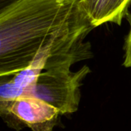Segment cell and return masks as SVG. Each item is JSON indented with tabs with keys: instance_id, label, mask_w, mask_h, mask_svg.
<instances>
[{
	"instance_id": "cell-1",
	"label": "cell",
	"mask_w": 131,
	"mask_h": 131,
	"mask_svg": "<svg viewBox=\"0 0 131 131\" xmlns=\"http://www.w3.org/2000/svg\"><path fill=\"white\" fill-rule=\"evenodd\" d=\"M81 8L71 0H23L0 12V77L24 69Z\"/></svg>"
},
{
	"instance_id": "cell-2",
	"label": "cell",
	"mask_w": 131,
	"mask_h": 131,
	"mask_svg": "<svg viewBox=\"0 0 131 131\" xmlns=\"http://www.w3.org/2000/svg\"><path fill=\"white\" fill-rule=\"evenodd\" d=\"M91 72L88 65L72 71L66 69L44 70L37 79L31 97L45 101L58 109L61 115L76 113L81 99V86Z\"/></svg>"
},
{
	"instance_id": "cell-3",
	"label": "cell",
	"mask_w": 131,
	"mask_h": 131,
	"mask_svg": "<svg viewBox=\"0 0 131 131\" xmlns=\"http://www.w3.org/2000/svg\"><path fill=\"white\" fill-rule=\"evenodd\" d=\"M0 116L8 127L16 131L25 127L31 131H54L61 115L45 101L27 96L0 103Z\"/></svg>"
},
{
	"instance_id": "cell-4",
	"label": "cell",
	"mask_w": 131,
	"mask_h": 131,
	"mask_svg": "<svg viewBox=\"0 0 131 131\" xmlns=\"http://www.w3.org/2000/svg\"><path fill=\"white\" fill-rule=\"evenodd\" d=\"M51 41V38L40 49L34 60L26 68L12 75L0 77V103L30 96L37 79L45 69Z\"/></svg>"
},
{
	"instance_id": "cell-5",
	"label": "cell",
	"mask_w": 131,
	"mask_h": 131,
	"mask_svg": "<svg viewBox=\"0 0 131 131\" xmlns=\"http://www.w3.org/2000/svg\"><path fill=\"white\" fill-rule=\"evenodd\" d=\"M80 5L94 28L111 22L121 25L131 0H82Z\"/></svg>"
},
{
	"instance_id": "cell-6",
	"label": "cell",
	"mask_w": 131,
	"mask_h": 131,
	"mask_svg": "<svg viewBox=\"0 0 131 131\" xmlns=\"http://www.w3.org/2000/svg\"><path fill=\"white\" fill-rule=\"evenodd\" d=\"M127 20L130 25L129 32L125 38L124 42V59L123 62V65L126 68H131V13L127 15Z\"/></svg>"
},
{
	"instance_id": "cell-7",
	"label": "cell",
	"mask_w": 131,
	"mask_h": 131,
	"mask_svg": "<svg viewBox=\"0 0 131 131\" xmlns=\"http://www.w3.org/2000/svg\"><path fill=\"white\" fill-rule=\"evenodd\" d=\"M21 0H0V12L10 6L15 5Z\"/></svg>"
},
{
	"instance_id": "cell-8",
	"label": "cell",
	"mask_w": 131,
	"mask_h": 131,
	"mask_svg": "<svg viewBox=\"0 0 131 131\" xmlns=\"http://www.w3.org/2000/svg\"><path fill=\"white\" fill-rule=\"evenodd\" d=\"M21 1H23V0H21ZM25 1H28V0H25ZM71 1H74V2H79V3H80V2H81L82 0H71ZM20 2H21V1H20Z\"/></svg>"
}]
</instances>
